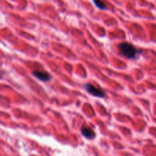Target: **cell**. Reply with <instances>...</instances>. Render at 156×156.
<instances>
[{"instance_id":"8992f818","label":"cell","mask_w":156,"mask_h":156,"mask_svg":"<svg viewBox=\"0 0 156 156\" xmlns=\"http://www.w3.org/2000/svg\"><path fill=\"white\" fill-rule=\"evenodd\" d=\"M0 98H1V97H0Z\"/></svg>"},{"instance_id":"5b68a950","label":"cell","mask_w":156,"mask_h":156,"mask_svg":"<svg viewBox=\"0 0 156 156\" xmlns=\"http://www.w3.org/2000/svg\"><path fill=\"white\" fill-rule=\"evenodd\" d=\"M93 2H94V5H95L97 6L98 9H107L106 5H105V3L101 1V0H93Z\"/></svg>"},{"instance_id":"6da1fadb","label":"cell","mask_w":156,"mask_h":156,"mask_svg":"<svg viewBox=\"0 0 156 156\" xmlns=\"http://www.w3.org/2000/svg\"><path fill=\"white\" fill-rule=\"evenodd\" d=\"M119 50L121 55L127 59H135L138 55V50L133 44L128 42H122L119 44Z\"/></svg>"},{"instance_id":"277c9868","label":"cell","mask_w":156,"mask_h":156,"mask_svg":"<svg viewBox=\"0 0 156 156\" xmlns=\"http://www.w3.org/2000/svg\"><path fill=\"white\" fill-rule=\"evenodd\" d=\"M81 133H82V136H84L85 138L88 139V140H93L95 137V133L91 128L88 127V126H82L81 128Z\"/></svg>"},{"instance_id":"3957f363","label":"cell","mask_w":156,"mask_h":156,"mask_svg":"<svg viewBox=\"0 0 156 156\" xmlns=\"http://www.w3.org/2000/svg\"><path fill=\"white\" fill-rule=\"evenodd\" d=\"M33 75L39 80L42 81V82H48L51 79L52 76L50 73H47V72L39 71V70H36V71L33 72Z\"/></svg>"},{"instance_id":"7a4b0ae2","label":"cell","mask_w":156,"mask_h":156,"mask_svg":"<svg viewBox=\"0 0 156 156\" xmlns=\"http://www.w3.org/2000/svg\"><path fill=\"white\" fill-rule=\"evenodd\" d=\"M84 88L86 90L87 92H88L90 94L94 96V97L104 98L105 96V94H106L103 90L99 89V88H96L95 86L91 85V84H85L84 85Z\"/></svg>"}]
</instances>
